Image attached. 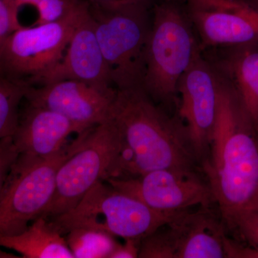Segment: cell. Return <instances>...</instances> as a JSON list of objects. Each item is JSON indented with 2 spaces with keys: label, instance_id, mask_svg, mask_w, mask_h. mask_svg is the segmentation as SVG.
<instances>
[{
  "label": "cell",
  "instance_id": "cell-11",
  "mask_svg": "<svg viewBox=\"0 0 258 258\" xmlns=\"http://www.w3.org/2000/svg\"><path fill=\"white\" fill-rule=\"evenodd\" d=\"M105 181L159 212H181L215 203L210 185L198 171L157 169L142 175L112 178Z\"/></svg>",
  "mask_w": 258,
  "mask_h": 258
},
{
  "label": "cell",
  "instance_id": "cell-1",
  "mask_svg": "<svg viewBox=\"0 0 258 258\" xmlns=\"http://www.w3.org/2000/svg\"><path fill=\"white\" fill-rule=\"evenodd\" d=\"M219 77L216 118L201 168L226 223L238 212L258 208V138L233 90Z\"/></svg>",
  "mask_w": 258,
  "mask_h": 258
},
{
  "label": "cell",
  "instance_id": "cell-9",
  "mask_svg": "<svg viewBox=\"0 0 258 258\" xmlns=\"http://www.w3.org/2000/svg\"><path fill=\"white\" fill-rule=\"evenodd\" d=\"M184 210L142 240L141 258L226 257L224 226L209 210Z\"/></svg>",
  "mask_w": 258,
  "mask_h": 258
},
{
  "label": "cell",
  "instance_id": "cell-17",
  "mask_svg": "<svg viewBox=\"0 0 258 258\" xmlns=\"http://www.w3.org/2000/svg\"><path fill=\"white\" fill-rule=\"evenodd\" d=\"M0 247L24 258H74L66 238L49 219L40 216L23 233L0 236Z\"/></svg>",
  "mask_w": 258,
  "mask_h": 258
},
{
  "label": "cell",
  "instance_id": "cell-3",
  "mask_svg": "<svg viewBox=\"0 0 258 258\" xmlns=\"http://www.w3.org/2000/svg\"><path fill=\"white\" fill-rule=\"evenodd\" d=\"M196 35L185 10L169 2L156 5L146 48L143 89L169 112L176 106L180 79L202 53Z\"/></svg>",
  "mask_w": 258,
  "mask_h": 258
},
{
  "label": "cell",
  "instance_id": "cell-24",
  "mask_svg": "<svg viewBox=\"0 0 258 258\" xmlns=\"http://www.w3.org/2000/svg\"><path fill=\"white\" fill-rule=\"evenodd\" d=\"M19 28L20 25L10 3L8 0H0V50L7 39Z\"/></svg>",
  "mask_w": 258,
  "mask_h": 258
},
{
  "label": "cell",
  "instance_id": "cell-10",
  "mask_svg": "<svg viewBox=\"0 0 258 258\" xmlns=\"http://www.w3.org/2000/svg\"><path fill=\"white\" fill-rule=\"evenodd\" d=\"M220 77L200 54L178 84L177 115L184 125L200 165L208 157L216 118Z\"/></svg>",
  "mask_w": 258,
  "mask_h": 258
},
{
  "label": "cell",
  "instance_id": "cell-15",
  "mask_svg": "<svg viewBox=\"0 0 258 258\" xmlns=\"http://www.w3.org/2000/svg\"><path fill=\"white\" fill-rule=\"evenodd\" d=\"M86 130L60 113L26 102L12 137L20 155L45 159L67 146L70 136Z\"/></svg>",
  "mask_w": 258,
  "mask_h": 258
},
{
  "label": "cell",
  "instance_id": "cell-14",
  "mask_svg": "<svg viewBox=\"0 0 258 258\" xmlns=\"http://www.w3.org/2000/svg\"><path fill=\"white\" fill-rule=\"evenodd\" d=\"M63 80H76L101 87H114L97 40L91 12L75 30L60 62L37 78L32 86Z\"/></svg>",
  "mask_w": 258,
  "mask_h": 258
},
{
  "label": "cell",
  "instance_id": "cell-2",
  "mask_svg": "<svg viewBox=\"0 0 258 258\" xmlns=\"http://www.w3.org/2000/svg\"><path fill=\"white\" fill-rule=\"evenodd\" d=\"M110 118L124 144L122 177L157 169L198 171L201 167L181 120L153 101L143 88L117 90Z\"/></svg>",
  "mask_w": 258,
  "mask_h": 258
},
{
  "label": "cell",
  "instance_id": "cell-21",
  "mask_svg": "<svg viewBox=\"0 0 258 258\" xmlns=\"http://www.w3.org/2000/svg\"><path fill=\"white\" fill-rule=\"evenodd\" d=\"M225 224L258 254V208L238 212Z\"/></svg>",
  "mask_w": 258,
  "mask_h": 258
},
{
  "label": "cell",
  "instance_id": "cell-13",
  "mask_svg": "<svg viewBox=\"0 0 258 258\" xmlns=\"http://www.w3.org/2000/svg\"><path fill=\"white\" fill-rule=\"evenodd\" d=\"M117 95L114 87H101L76 80L29 86L25 101L60 113L88 129L111 117Z\"/></svg>",
  "mask_w": 258,
  "mask_h": 258
},
{
  "label": "cell",
  "instance_id": "cell-16",
  "mask_svg": "<svg viewBox=\"0 0 258 258\" xmlns=\"http://www.w3.org/2000/svg\"><path fill=\"white\" fill-rule=\"evenodd\" d=\"M253 44L234 52L227 60L211 62L217 74L228 83L242 108L258 125V48Z\"/></svg>",
  "mask_w": 258,
  "mask_h": 258
},
{
  "label": "cell",
  "instance_id": "cell-22",
  "mask_svg": "<svg viewBox=\"0 0 258 258\" xmlns=\"http://www.w3.org/2000/svg\"><path fill=\"white\" fill-rule=\"evenodd\" d=\"M93 13H117L147 10L151 0H88Z\"/></svg>",
  "mask_w": 258,
  "mask_h": 258
},
{
  "label": "cell",
  "instance_id": "cell-19",
  "mask_svg": "<svg viewBox=\"0 0 258 258\" xmlns=\"http://www.w3.org/2000/svg\"><path fill=\"white\" fill-rule=\"evenodd\" d=\"M28 86L0 75V140L14 134Z\"/></svg>",
  "mask_w": 258,
  "mask_h": 258
},
{
  "label": "cell",
  "instance_id": "cell-25",
  "mask_svg": "<svg viewBox=\"0 0 258 258\" xmlns=\"http://www.w3.org/2000/svg\"><path fill=\"white\" fill-rule=\"evenodd\" d=\"M142 241L128 239L123 244L118 243L109 258L139 257V249Z\"/></svg>",
  "mask_w": 258,
  "mask_h": 258
},
{
  "label": "cell",
  "instance_id": "cell-5",
  "mask_svg": "<svg viewBox=\"0 0 258 258\" xmlns=\"http://www.w3.org/2000/svg\"><path fill=\"white\" fill-rule=\"evenodd\" d=\"M181 212L157 211L106 181H100L72 210L49 220L62 235L87 227L124 240L142 241Z\"/></svg>",
  "mask_w": 258,
  "mask_h": 258
},
{
  "label": "cell",
  "instance_id": "cell-8",
  "mask_svg": "<svg viewBox=\"0 0 258 258\" xmlns=\"http://www.w3.org/2000/svg\"><path fill=\"white\" fill-rule=\"evenodd\" d=\"M91 14L112 85L117 90L143 88L151 28L147 10Z\"/></svg>",
  "mask_w": 258,
  "mask_h": 258
},
{
  "label": "cell",
  "instance_id": "cell-12",
  "mask_svg": "<svg viewBox=\"0 0 258 258\" xmlns=\"http://www.w3.org/2000/svg\"><path fill=\"white\" fill-rule=\"evenodd\" d=\"M201 47L258 42V7L249 0H183Z\"/></svg>",
  "mask_w": 258,
  "mask_h": 258
},
{
  "label": "cell",
  "instance_id": "cell-4",
  "mask_svg": "<svg viewBox=\"0 0 258 258\" xmlns=\"http://www.w3.org/2000/svg\"><path fill=\"white\" fill-rule=\"evenodd\" d=\"M124 166L123 138L111 118L79 134L58 168L53 196L41 216L51 219L72 210L97 183L122 176Z\"/></svg>",
  "mask_w": 258,
  "mask_h": 258
},
{
  "label": "cell",
  "instance_id": "cell-7",
  "mask_svg": "<svg viewBox=\"0 0 258 258\" xmlns=\"http://www.w3.org/2000/svg\"><path fill=\"white\" fill-rule=\"evenodd\" d=\"M90 13L87 2L61 20L15 30L0 50V75L32 86L60 62L75 30Z\"/></svg>",
  "mask_w": 258,
  "mask_h": 258
},
{
  "label": "cell",
  "instance_id": "cell-18",
  "mask_svg": "<svg viewBox=\"0 0 258 258\" xmlns=\"http://www.w3.org/2000/svg\"><path fill=\"white\" fill-rule=\"evenodd\" d=\"M66 235L74 258H109L118 244L111 234L87 227L72 229Z\"/></svg>",
  "mask_w": 258,
  "mask_h": 258
},
{
  "label": "cell",
  "instance_id": "cell-20",
  "mask_svg": "<svg viewBox=\"0 0 258 258\" xmlns=\"http://www.w3.org/2000/svg\"><path fill=\"white\" fill-rule=\"evenodd\" d=\"M8 1L13 8L16 18L19 10L25 6L33 7L37 13V18L34 25L51 23V22L57 21L66 18L87 3V1H83V0H8Z\"/></svg>",
  "mask_w": 258,
  "mask_h": 258
},
{
  "label": "cell",
  "instance_id": "cell-27",
  "mask_svg": "<svg viewBox=\"0 0 258 258\" xmlns=\"http://www.w3.org/2000/svg\"><path fill=\"white\" fill-rule=\"evenodd\" d=\"M255 130H256V132H257V134L258 135V125L257 127H256Z\"/></svg>",
  "mask_w": 258,
  "mask_h": 258
},
{
  "label": "cell",
  "instance_id": "cell-6",
  "mask_svg": "<svg viewBox=\"0 0 258 258\" xmlns=\"http://www.w3.org/2000/svg\"><path fill=\"white\" fill-rule=\"evenodd\" d=\"M76 144L77 139L45 159L19 154L0 191V236L23 233L41 216L53 196L58 168Z\"/></svg>",
  "mask_w": 258,
  "mask_h": 258
},
{
  "label": "cell",
  "instance_id": "cell-26",
  "mask_svg": "<svg viewBox=\"0 0 258 258\" xmlns=\"http://www.w3.org/2000/svg\"><path fill=\"white\" fill-rule=\"evenodd\" d=\"M249 1L252 2V3H253L254 5H257L258 7V0H249Z\"/></svg>",
  "mask_w": 258,
  "mask_h": 258
},
{
  "label": "cell",
  "instance_id": "cell-23",
  "mask_svg": "<svg viewBox=\"0 0 258 258\" xmlns=\"http://www.w3.org/2000/svg\"><path fill=\"white\" fill-rule=\"evenodd\" d=\"M18 155L13 137H8L0 140V191Z\"/></svg>",
  "mask_w": 258,
  "mask_h": 258
}]
</instances>
